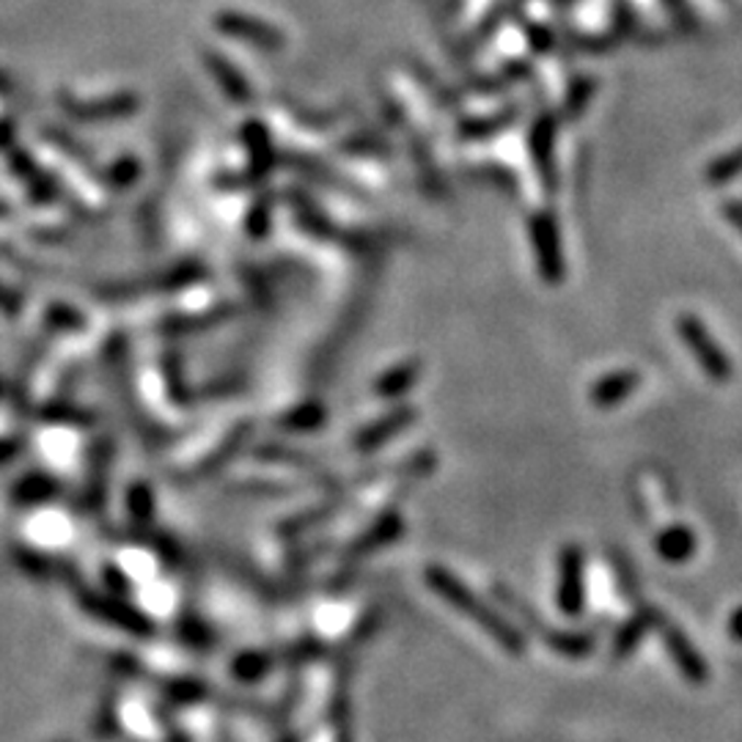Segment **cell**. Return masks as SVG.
Listing matches in <instances>:
<instances>
[{
    "instance_id": "8fae6325",
    "label": "cell",
    "mask_w": 742,
    "mask_h": 742,
    "mask_svg": "<svg viewBox=\"0 0 742 742\" xmlns=\"http://www.w3.org/2000/svg\"><path fill=\"white\" fill-rule=\"evenodd\" d=\"M726 218L742 231V204H729V207H726Z\"/></svg>"
},
{
    "instance_id": "9c48e42d",
    "label": "cell",
    "mask_w": 742,
    "mask_h": 742,
    "mask_svg": "<svg viewBox=\"0 0 742 742\" xmlns=\"http://www.w3.org/2000/svg\"><path fill=\"white\" fill-rule=\"evenodd\" d=\"M658 619H660V610H654V608H643L641 614L632 616V619L621 627L619 638H616V654L632 652V649L638 647V641H641V638L647 636L652 627H658Z\"/></svg>"
},
{
    "instance_id": "277c9868",
    "label": "cell",
    "mask_w": 742,
    "mask_h": 742,
    "mask_svg": "<svg viewBox=\"0 0 742 742\" xmlns=\"http://www.w3.org/2000/svg\"><path fill=\"white\" fill-rule=\"evenodd\" d=\"M559 600L567 614H575L583 605V559L578 547H567L561 556Z\"/></svg>"
},
{
    "instance_id": "7a4b0ae2",
    "label": "cell",
    "mask_w": 742,
    "mask_h": 742,
    "mask_svg": "<svg viewBox=\"0 0 742 742\" xmlns=\"http://www.w3.org/2000/svg\"><path fill=\"white\" fill-rule=\"evenodd\" d=\"M215 28H218L220 34L231 36V39L248 42V45L259 47V50L264 53H278L281 47H284V34H281L278 28L240 12H220L218 18H215Z\"/></svg>"
},
{
    "instance_id": "52a82bcc",
    "label": "cell",
    "mask_w": 742,
    "mask_h": 742,
    "mask_svg": "<svg viewBox=\"0 0 742 742\" xmlns=\"http://www.w3.org/2000/svg\"><path fill=\"white\" fill-rule=\"evenodd\" d=\"M534 240L536 251H539L541 270H545L547 278H561V248H559V231L552 229L550 218L539 215L534 224Z\"/></svg>"
},
{
    "instance_id": "ba28073f",
    "label": "cell",
    "mask_w": 742,
    "mask_h": 742,
    "mask_svg": "<svg viewBox=\"0 0 742 742\" xmlns=\"http://www.w3.org/2000/svg\"><path fill=\"white\" fill-rule=\"evenodd\" d=\"M207 64H209V75L218 80V85L224 89V94H229L235 102H248L253 100L251 83L242 78L240 72L235 69V64L220 58L218 53H207Z\"/></svg>"
},
{
    "instance_id": "8992f818",
    "label": "cell",
    "mask_w": 742,
    "mask_h": 742,
    "mask_svg": "<svg viewBox=\"0 0 742 742\" xmlns=\"http://www.w3.org/2000/svg\"><path fill=\"white\" fill-rule=\"evenodd\" d=\"M638 386H641V375L632 372V368H627V372H614V375L594 383L592 402L597 404V408H614V404L625 402Z\"/></svg>"
},
{
    "instance_id": "6da1fadb",
    "label": "cell",
    "mask_w": 742,
    "mask_h": 742,
    "mask_svg": "<svg viewBox=\"0 0 742 742\" xmlns=\"http://www.w3.org/2000/svg\"><path fill=\"white\" fill-rule=\"evenodd\" d=\"M676 335L690 350L693 361L704 368V375L709 380L723 386V383H729L734 377V363L729 361L723 346L712 339V333H709L701 319L693 317V313H680L676 317Z\"/></svg>"
},
{
    "instance_id": "5b68a950",
    "label": "cell",
    "mask_w": 742,
    "mask_h": 742,
    "mask_svg": "<svg viewBox=\"0 0 742 742\" xmlns=\"http://www.w3.org/2000/svg\"><path fill=\"white\" fill-rule=\"evenodd\" d=\"M654 547H658L660 559L671 561V564H682V561L693 559V552H696V534L687 525L671 523L660 528Z\"/></svg>"
},
{
    "instance_id": "30bf717a",
    "label": "cell",
    "mask_w": 742,
    "mask_h": 742,
    "mask_svg": "<svg viewBox=\"0 0 742 742\" xmlns=\"http://www.w3.org/2000/svg\"><path fill=\"white\" fill-rule=\"evenodd\" d=\"M726 630H729V636L734 638V641L742 643V608H737L734 614L729 616V625H726Z\"/></svg>"
},
{
    "instance_id": "3957f363",
    "label": "cell",
    "mask_w": 742,
    "mask_h": 742,
    "mask_svg": "<svg viewBox=\"0 0 742 742\" xmlns=\"http://www.w3.org/2000/svg\"><path fill=\"white\" fill-rule=\"evenodd\" d=\"M658 630H660V636H663L665 649H669L671 660H674V665L680 669V674L685 676L690 685H704L709 676V669H707V663H704L701 654H698V649L690 643V638H687L685 632L674 625V621L665 619L663 614H660V619H658Z\"/></svg>"
}]
</instances>
